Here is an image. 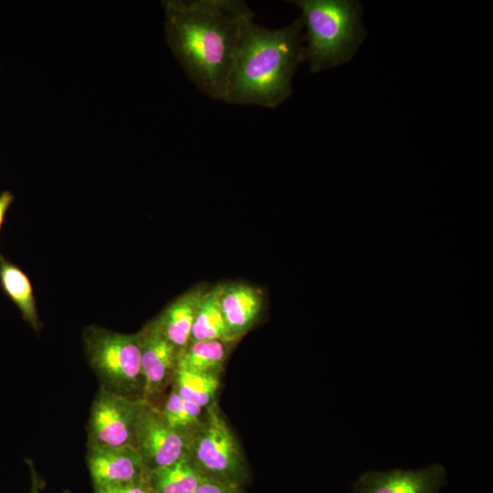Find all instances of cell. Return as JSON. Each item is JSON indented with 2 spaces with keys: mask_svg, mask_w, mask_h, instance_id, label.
I'll return each mask as SVG.
<instances>
[{
  "mask_svg": "<svg viewBox=\"0 0 493 493\" xmlns=\"http://www.w3.org/2000/svg\"><path fill=\"white\" fill-rule=\"evenodd\" d=\"M167 44L187 78L225 100L242 37L255 13L242 0H165Z\"/></svg>",
  "mask_w": 493,
  "mask_h": 493,
  "instance_id": "6da1fadb",
  "label": "cell"
},
{
  "mask_svg": "<svg viewBox=\"0 0 493 493\" xmlns=\"http://www.w3.org/2000/svg\"><path fill=\"white\" fill-rule=\"evenodd\" d=\"M303 20L270 29L255 21L246 28L230 74L225 102L275 109L292 93L303 62Z\"/></svg>",
  "mask_w": 493,
  "mask_h": 493,
  "instance_id": "7a4b0ae2",
  "label": "cell"
},
{
  "mask_svg": "<svg viewBox=\"0 0 493 493\" xmlns=\"http://www.w3.org/2000/svg\"><path fill=\"white\" fill-rule=\"evenodd\" d=\"M306 34L303 61L311 73L347 63L366 37L361 5L349 0H295Z\"/></svg>",
  "mask_w": 493,
  "mask_h": 493,
  "instance_id": "3957f363",
  "label": "cell"
},
{
  "mask_svg": "<svg viewBox=\"0 0 493 493\" xmlns=\"http://www.w3.org/2000/svg\"><path fill=\"white\" fill-rule=\"evenodd\" d=\"M187 457L205 477L239 487L247 481L241 446L215 401L189 433Z\"/></svg>",
  "mask_w": 493,
  "mask_h": 493,
  "instance_id": "277c9868",
  "label": "cell"
},
{
  "mask_svg": "<svg viewBox=\"0 0 493 493\" xmlns=\"http://www.w3.org/2000/svg\"><path fill=\"white\" fill-rule=\"evenodd\" d=\"M87 361L100 387L122 396L142 399L143 378L138 334L119 333L91 325L83 331Z\"/></svg>",
  "mask_w": 493,
  "mask_h": 493,
  "instance_id": "5b68a950",
  "label": "cell"
},
{
  "mask_svg": "<svg viewBox=\"0 0 493 493\" xmlns=\"http://www.w3.org/2000/svg\"><path fill=\"white\" fill-rule=\"evenodd\" d=\"M144 403V399L122 396L100 387L90 407L88 445L134 446Z\"/></svg>",
  "mask_w": 493,
  "mask_h": 493,
  "instance_id": "8992f818",
  "label": "cell"
},
{
  "mask_svg": "<svg viewBox=\"0 0 493 493\" xmlns=\"http://www.w3.org/2000/svg\"><path fill=\"white\" fill-rule=\"evenodd\" d=\"M134 446L149 471L187 456L188 435L171 427L158 406L145 400L137 425Z\"/></svg>",
  "mask_w": 493,
  "mask_h": 493,
  "instance_id": "52a82bcc",
  "label": "cell"
},
{
  "mask_svg": "<svg viewBox=\"0 0 493 493\" xmlns=\"http://www.w3.org/2000/svg\"><path fill=\"white\" fill-rule=\"evenodd\" d=\"M137 334L143 378L142 399L152 403L171 386L180 350L163 334L155 319L149 321Z\"/></svg>",
  "mask_w": 493,
  "mask_h": 493,
  "instance_id": "ba28073f",
  "label": "cell"
},
{
  "mask_svg": "<svg viewBox=\"0 0 493 493\" xmlns=\"http://www.w3.org/2000/svg\"><path fill=\"white\" fill-rule=\"evenodd\" d=\"M446 483L447 473L440 464L419 469L371 470L352 483V493H439Z\"/></svg>",
  "mask_w": 493,
  "mask_h": 493,
  "instance_id": "9c48e42d",
  "label": "cell"
},
{
  "mask_svg": "<svg viewBox=\"0 0 493 493\" xmlns=\"http://www.w3.org/2000/svg\"><path fill=\"white\" fill-rule=\"evenodd\" d=\"M87 465L94 487L131 482L150 475L133 446L88 445Z\"/></svg>",
  "mask_w": 493,
  "mask_h": 493,
  "instance_id": "30bf717a",
  "label": "cell"
},
{
  "mask_svg": "<svg viewBox=\"0 0 493 493\" xmlns=\"http://www.w3.org/2000/svg\"><path fill=\"white\" fill-rule=\"evenodd\" d=\"M220 306L229 334L235 341L258 320L263 296L248 284L233 282L222 285Z\"/></svg>",
  "mask_w": 493,
  "mask_h": 493,
  "instance_id": "8fae6325",
  "label": "cell"
},
{
  "mask_svg": "<svg viewBox=\"0 0 493 493\" xmlns=\"http://www.w3.org/2000/svg\"><path fill=\"white\" fill-rule=\"evenodd\" d=\"M205 291L196 288L185 292L155 319L163 334L180 351L190 342L194 319Z\"/></svg>",
  "mask_w": 493,
  "mask_h": 493,
  "instance_id": "7c38bea8",
  "label": "cell"
},
{
  "mask_svg": "<svg viewBox=\"0 0 493 493\" xmlns=\"http://www.w3.org/2000/svg\"><path fill=\"white\" fill-rule=\"evenodd\" d=\"M0 287L4 294L18 309L22 319L38 331L42 324L31 280L20 267L8 261L2 255H0Z\"/></svg>",
  "mask_w": 493,
  "mask_h": 493,
  "instance_id": "4fadbf2b",
  "label": "cell"
},
{
  "mask_svg": "<svg viewBox=\"0 0 493 493\" xmlns=\"http://www.w3.org/2000/svg\"><path fill=\"white\" fill-rule=\"evenodd\" d=\"M222 285L205 290L196 309L190 341L220 340L233 342L227 330L221 306Z\"/></svg>",
  "mask_w": 493,
  "mask_h": 493,
  "instance_id": "5bb4252c",
  "label": "cell"
},
{
  "mask_svg": "<svg viewBox=\"0 0 493 493\" xmlns=\"http://www.w3.org/2000/svg\"><path fill=\"white\" fill-rule=\"evenodd\" d=\"M228 343L231 342L220 340L190 341L180 351L177 367L220 374L227 357Z\"/></svg>",
  "mask_w": 493,
  "mask_h": 493,
  "instance_id": "9a60e30c",
  "label": "cell"
},
{
  "mask_svg": "<svg viewBox=\"0 0 493 493\" xmlns=\"http://www.w3.org/2000/svg\"><path fill=\"white\" fill-rule=\"evenodd\" d=\"M157 493H193L203 479L187 456L166 467L150 471Z\"/></svg>",
  "mask_w": 493,
  "mask_h": 493,
  "instance_id": "2e32d148",
  "label": "cell"
},
{
  "mask_svg": "<svg viewBox=\"0 0 493 493\" xmlns=\"http://www.w3.org/2000/svg\"><path fill=\"white\" fill-rule=\"evenodd\" d=\"M185 400L202 408L215 401L220 386V374L200 372L177 367L171 384Z\"/></svg>",
  "mask_w": 493,
  "mask_h": 493,
  "instance_id": "e0dca14e",
  "label": "cell"
},
{
  "mask_svg": "<svg viewBox=\"0 0 493 493\" xmlns=\"http://www.w3.org/2000/svg\"><path fill=\"white\" fill-rule=\"evenodd\" d=\"M159 409L163 419L171 427L189 435L202 418L205 408L184 399L171 386L163 407Z\"/></svg>",
  "mask_w": 493,
  "mask_h": 493,
  "instance_id": "ac0fdd59",
  "label": "cell"
},
{
  "mask_svg": "<svg viewBox=\"0 0 493 493\" xmlns=\"http://www.w3.org/2000/svg\"><path fill=\"white\" fill-rule=\"evenodd\" d=\"M151 475L131 482L94 487V493H152Z\"/></svg>",
  "mask_w": 493,
  "mask_h": 493,
  "instance_id": "d6986e66",
  "label": "cell"
},
{
  "mask_svg": "<svg viewBox=\"0 0 493 493\" xmlns=\"http://www.w3.org/2000/svg\"><path fill=\"white\" fill-rule=\"evenodd\" d=\"M193 493H243V490L242 487L204 477Z\"/></svg>",
  "mask_w": 493,
  "mask_h": 493,
  "instance_id": "ffe728a7",
  "label": "cell"
},
{
  "mask_svg": "<svg viewBox=\"0 0 493 493\" xmlns=\"http://www.w3.org/2000/svg\"><path fill=\"white\" fill-rule=\"evenodd\" d=\"M14 201V194L9 191L0 193V231L5 222V215ZM1 255V254H0Z\"/></svg>",
  "mask_w": 493,
  "mask_h": 493,
  "instance_id": "44dd1931",
  "label": "cell"
},
{
  "mask_svg": "<svg viewBox=\"0 0 493 493\" xmlns=\"http://www.w3.org/2000/svg\"><path fill=\"white\" fill-rule=\"evenodd\" d=\"M30 468H31V479H32V488L30 493H40L39 492V487H40V481L37 477V472L35 471L31 462H30ZM63 493H70L69 491H65Z\"/></svg>",
  "mask_w": 493,
  "mask_h": 493,
  "instance_id": "7402d4cb",
  "label": "cell"
},
{
  "mask_svg": "<svg viewBox=\"0 0 493 493\" xmlns=\"http://www.w3.org/2000/svg\"><path fill=\"white\" fill-rule=\"evenodd\" d=\"M152 493H157V492H155V491L153 490V492H152Z\"/></svg>",
  "mask_w": 493,
  "mask_h": 493,
  "instance_id": "603a6c76",
  "label": "cell"
}]
</instances>
